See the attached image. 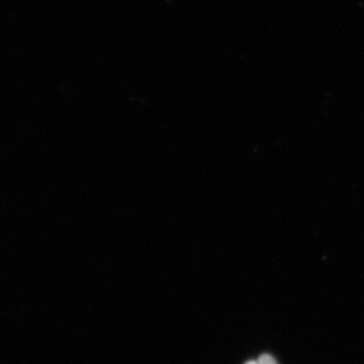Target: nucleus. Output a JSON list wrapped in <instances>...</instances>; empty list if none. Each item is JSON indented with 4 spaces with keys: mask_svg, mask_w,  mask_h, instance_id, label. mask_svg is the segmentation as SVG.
<instances>
[{
    "mask_svg": "<svg viewBox=\"0 0 364 364\" xmlns=\"http://www.w3.org/2000/svg\"><path fill=\"white\" fill-rule=\"evenodd\" d=\"M246 364H255V361H250V362H247V363Z\"/></svg>",
    "mask_w": 364,
    "mask_h": 364,
    "instance_id": "nucleus-2",
    "label": "nucleus"
},
{
    "mask_svg": "<svg viewBox=\"0 0 364 364\" xmlns=\"http://www.w3.org/2000/svg\"><path fill=\"white\" fill-rule=\"evenodd\" d=\"M255 364H277L276 361L273 360L269 355H263L260 356L257 361H255Z\"/></svg>",
    "mask_w": 364,
    "mask_h": 364,
    "instance_id": "nucleus-1",
    "label": "nucleus"
}]
</instances>
